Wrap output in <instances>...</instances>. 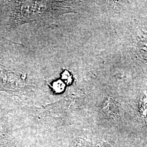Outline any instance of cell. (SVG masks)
<instances>
[{
    "label": "cell",
    "mask_w": 147,
    "mask_h": 147,
    "mask_svg": "<svg viewBox=\"0 0 147 147\" xmlns=\"http://www.w3.org/2000/svg\"><path fill=\"white\" fill-rule=\"evenodd\" d=\"M112 138L110 141L100 140L95 143L94 147H121L120 141L118 138Z\"/></svg>",
    "instance_id": "1"
},
{
    "label": "cell",
    "mask_w": 147,
    "mask_h": 147,
    "mask_svg": "<svg viewBox=\"0 0 147 147\" xmlns=\"http://www.w3.org/2000/svg\"><path fill=\"white\" fill-rule=\"evenodd\" d=\"M69 147H94V144L83 137L74 139Z\"/></svg>",
    "instance_id": "2"
},
{
    "label": "cell",
    "mask_w": 147,
    "mask_h": 147,
    "mask_svg": "<svg viewBox=\"0 0 147 147\" xmlns=\"http://www.w3.org/2000/svg\"><path fill=\"white\" fill-rule=\"evenodd\" d=\"M138 50L140 56L147 61V38H142L138 44Z\"/></svg>",
    "instance_id": "3"
},
{
    "label": "cell",
    "mask_w": 147,
    "mask_h": 147,
    "mask_svg": "<svg viewBox=\"0 0 147 147\" xmlns=\"http://www.w3.org/2000/svg\"><path fill=\"white\" fill-rule=\"evenodd\" d=\"M5 134L4 130V123L3 119L0 117V141L5 138Z\"/></svg>",
    "instance_id": "4"
}]
</instances>
